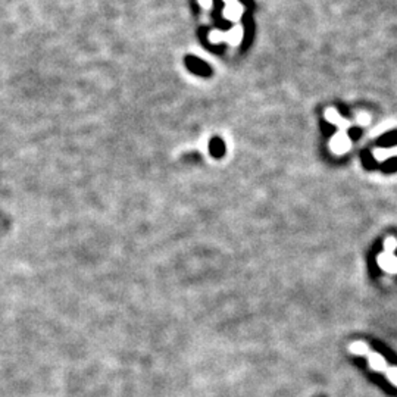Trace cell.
<instances>
[{
  "instance_id": "6",
  "label": "cell",
  "mask_w": 397,
  "mask_h": 397,
  "mask_svg": "<svg viewBox=\"0 0 397 397\" xmlns=\"http://www.w3.org/2000/svg\"><path fill=\"white\" fill-rule=\"evenodd\" d=\"M396 246H397L396 239H393V237H387L385 242H384V252L388 253V255H393L394 250H396Z\"/></svg>"
},
{
  "instance_id": "2",
  "label": "cell",
  "mask_w": 397,
  "mask_h": 397,
  "mask_svg": "<svg viewBox=\"0 0 397 397\" xmlns=\"http://www.w3.org/2000/svg\"><path fill=\"white\" fill-rule=\"evenodd\" d=\"M186 65L196 75H202V77L210 75V68H209V65L206 62H203V61H200V59H197L194 56H189L186 59Z\"/></svg>"
},
{
  "instance_id": "10",
  "label": "cell",
  "mask_w": 397,
  "mask_h": 397,
  "mask_svg": "<svg viewBox=\"0 0 397 397\" xmlns=\"http://www.w3.org/2000/svg\"><path fill=\"white\" fill-rule=\"evenodd\" d=\"M361 136H362V133H361L359 128H352V130H349V137L352 138V140H359Z\"/></svg>"
},
{
  "instance_id": "4",
  "label": "cell",
  "mask_w": 397,
  "mask_h": 397,
  "mask_svg": "<svg viewBox=\"0 0 397 397\" xmlns=\"http://www.w3.org/2000/svg\"><path fill=\"white\" fill-rule=\"evenodd\" d=\"M209 150L210 153L215 156V157H221L225 153V144L221 138H213L210 140V144H209Z\"/></svg>"
},
{
  "instance_id": "7",
  "label": "cell",
  "mask_w": 397,
  "mask_h": 397,
  "mask_svg": "<svg viewBox=\"0 0 397 397\" xmlns=\"http://www.w3.org/2000/svg\"><path fill=\"white\" fill-rule=\"evenodd\" d=\"M382 168H384V171H388V173L397 171V157H391V159L385 160L382 163Z\"/></svg>"
},
{
  "instance_id": "9",
  "label": "cell",
  "mask_w": 397,
  "mask_h": 397,
  "mask_svg": "<svg viewBox=\"0 0 397 397\" xmlns=\"http://www.w3.org/2000/svg\"><path fill=\"white\" fill-rule=\"evenodd\" d=\"M321 128H322V131H324V134H325V136H331V134L334 133V127H332V125H329V124H327L325 121L321 124Z\"/></svg>"
},
{
  "instance_id": "1",
  "label": "cell",
  "mask_w": 397,
  "mask_h": 397,
  "mask_svg": "<svg viewBox=\"0 0 397 397\" xmlns=\"http://www.w3.org/2000/svg\"><path fill=\"white\" fill-rule=\"evenodd\" d=\"M365 358L368 359V363H369V368L375 372H384L387 374L388 369H390V365L385 362V359L381 356L380 353L377 352H372L371 349L365 353Z\"/></svg>"
},
{
  "instance_id": "5",
  "label": "cell",
  "mask_w": 397,
  "mask_h": 397,
  "mask_svg": "<svg viewBox=\"0 0 397 397\" xmlns=\"http://www.w3.org/2000/svg\"><path fill=\"white\" fill-rule=\"evenodd\" d=\"M378 144L382 147H393L397 144V131H390L378 138Z\"/></svg>"
},
{
  "instance_id": "3",
  "label": "cell",
  "mask_w": 397,
  "mask_h": 397,
  "mask_svg": "<svg viewBox=\"0 0 397 397\" xmlns=\"http://www.w3.org/2000/svg\"><path fill=\"white\" fill-rule=\"evenodd\" d=\"M377 262H378V265H380L384 271L393 272V274L397 272V258L394 255H388V253L382 252L380 256H378Z\"/></svg>"
},
{
  "instance_id": "8",
  "label": "cell",
  "mask_w": 397,
  "mask_h": 397,
  "mask_svg": "<svg viewBox=\"0 0 397 397\" xmlns=\"http://www.w3.org/2000/svg\"><path fill=\"white\" fill-rule=\"evenodd\" d=\"M362 159H363V163H365L368 168H374V166L377 165V160L372 157V155H371L369 152H363Z\"/></svg>"
}]
</instances>
